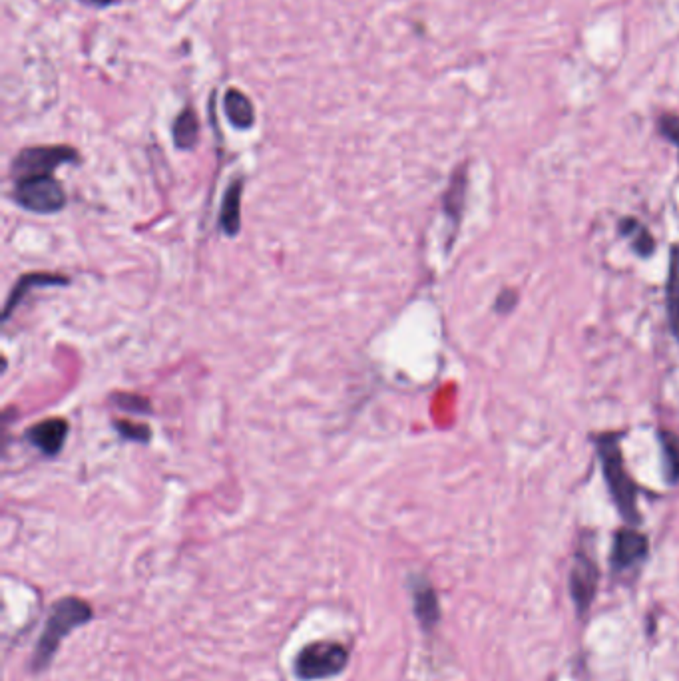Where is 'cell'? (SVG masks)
<instances>
[{"label":"cell","mask_w":679,"mask_h":681,"mask_svg":"<svg viewBox=\"0 0 679 681\" xmlns=\"http://www.w3.org/2000/svg\"><path fill=\"white\" fill-rule=\"evenodd\" d=\"M94 618L92 606L74 596H66L56 600L46 616L44 628L40 632V638L34 646V654L30 660V670L34 674H42L50 668L52 660L56 658L62 640L72 634L74 630L90 624Z\"/></svg>","instance_id":"cell-1"},{"label":"cell","mask_w":679,"mask_h":681,"mask_svg":"<svg viewBox=\"0 0 679 681\" xmlns=\"http://www.w3.org/2000/svg\"><path fill=\"white\" fill-rule=\"evenodd\" d=\"M598 456L602 462L604 478L610 488L612 500L620 512V516L630 524L638 526L642 522L640 508H638V486L630 472L624 468V456L620 449L618 435H602L596 439Z\"/></svg>","instance_id":"cell-2"},{"label":"cell","mask_w":679,"mask_h":681,"mask_svg":"<svg viewBox=\"0 0 679 681\" xmlns=\"http://www.w3.org/2000/svg\"><path fill=\"white\" fill-rule=\"evenodd\" d=\"M349 658L351 654L341 642H313L295 656L293 674L299 681L331 680L345 672Z\"/></svg>","instance_id":"cell-3"},{"label":"cell","mask_w":679,"mask_h":681,"mask_svg":"<svg viewBox=\"0 0 679 681\" xmlns=\"http://www.w3.org/2000/svg\"><path fill=\"white\" fill-rule=\"evenodd\" d=\"M14 200L32 214H56L66 204V194L52 174L16 180Z\"/></svg>","instance_id":"cell-4"},{"label":"cell","mask_w":679,"mask_h":681,"mask_svg":"<svg viewBox=\"0 0 679 681\" xmlns=\"http://www.w3.org/2000/svg\"><path fill=\"white\" fill-rule=\"evenodd\" d=\"M78 162V152L70 146H34L24 148L12 162V174L16 180L28 176L52 174L62 164Z\"/></svg>","instance_id":"cell-5"},{"label":"cell","mask_w":679,"mask_h":681,"mask_svg":"<svg viewBox=\"0 0 679 681\" xmlns=\"http://www.w3.org/2000/svg\"><path fill=\"white\" fill-rule=\"evenodd\" d=\"M598 584H600L598 564L586 552H578L568 574V594L574 602L578 620H584L592 610V604L598 594Z\"/></svg>","instance_id":"cell-6"},{"label":"cell","mask_w":679,"mask_h":681,"mask_svg":"<svg viewBox=\"0 0 679 681\" xmlns=\"http://www.w3.org/2000/svg\"><path fill=\"white\" fill-rule=\"evenodd\" d=\"M650 554V540L646 534L634 530L632 526L620 528L614 534L612 554H610V568L616 574H622L630 568L642 564Z\"/></svg>","instance_id":"cell-7"},{"label":"cell","mask_w":679,"mask_h":681,"mask_svg":"<svg viewBox=\"0 0 679 681\" xmlns=\"http://www.w3.org/2000/svg\"><path fill=\"white\" fill-rule=\"evenodd\" d=\"M409 590L413 596V612H415L419 626L425 632H433L441 624V618H443V610H441V602H439V594L435 586L431 584L427 576L415 574L409 580Z\"/></svg>","instance_id":"cell-8"},{"label":"cell","mask_w":679,"mask_h":681,"mask_svg":"<svg viewBox=\"0 0 679 681\" xmlns=\"http://www.w3.org/2000/svg\"><path fill=\"white\" fill-rule=\"evenodd\" d=\"M68 435V423L64 419H46L26 431V439L46 456L60 453Z\"/></svg>","instance_id":"cell-9"},{"label":"cell","mask_w":679,"mask_h":681,"mask_svg":"<svg viewBox=\"0 0 679 681\" xmlns=\"http://www.w3.org/2000/svg\"><path fill=\"white\" fill-rule=\"evenodd\" d=\"M227 120L237 130H249L255 124V110L251 100L235 88H229L224 98Z\"/></svg>","instance_id":"cell-10"},{"label":"cell","mask_w":679,"mask_h":681,"mask_svg":"<svg viewBox=\"0 0 679 681\" xmlns=\"http://www.w3.org/2000/svg\"><path fill=\"white\" fill-rule=\"evenodd\" d=\"M666 307H668V319L670 329L674 337L679 341V243H676L670 251V273H668V285H666Z\"/></svg>","instance_id":"cell-11"},{"label":"cell","mask_w":679,"mask_h":681,"mask_svg":"<svg viewBox=\"0 0 679 681\" xmlns=\"http://www.w3.org/2000/svg\"><path fill=\"white\" fill-rule=\"evenodd\" d=\"M68 283L66 277L62 275H50V273H30V275H24L18 285L12 289L6 305H4V319L10 317V313L14 311V307L22 301V297L26 295V291L32 287H38V285H64Z\"/></svg>","instance_id":"cell-12"},{"label":"cell","mask_w":679,"mask_h":681,"mask_svg":"<svg viewBox=\"0 0 679 681\" xmlns=\"http://www.w3.org/2000/svg\"><path fill=\"white\" fill-rule=\"evenodd\" d=\"M241 192H243V182L235 180L226 190L224 204H222V214H220V227L226 231L227 235H237L241 227Z\"/></svg>","instance_id":"cell-13"},{"label":"cell","mask_w":679,"mask_h":681,"mask_svg":"<svg viewBox=\"0 0 679 681\" xmlns=\"http://www.w3.org/2000/svg\"><path fill=\"white\" fill-rule=\"evenodd\" d=\"M200 138V120L194 108H186L174 122V144L180 150H192Z\"/></svg>","instance_id":"cell-14"},{"label":"cell","mask_w":679,"mask_h":681,"mask_svg":"<svg viewBox=\"0 0 679 681\" xmlns=\"http://www.w3.org/2000/svg\"><path fill=\"white\" fill-rule=\"evenodd\" d=\"M662 445V464L664 476L670 484L679 482V435L670 431H660L658 435Z\"/></svg>","instance_id":"cell-15"},{"label":"cell","mask_w":679,"mask_h":681,"mask_svg":"<svg viewBox=\"0 0 679 681\" xmlns=\"http://www.w3.org/2000/svg\"><path fill=\"white\" fill-rule=\"evenodd\" d=\"M620 231H622V235L632 239V247H634V251L638 255L646 257V255H650L654 251V245H656L654 237L650 235L648 227L642 226L638 220H632V218L624 220L620 224Z\"/></svg>","instance_id":"cell-16"},{"label":"cell","mask_w":679,"mask_h":681,"mask_svg":"<svg viewBox=\"0 0 679 681\" xmlns=\"http://www.w3.org/2000/svg\"><path fill=\"white\" fill-rule=\"evenodd\" d=\"M464 188H466V176H464V170L460 168L453 176V184H451V188L447 192V200H445L449 216H460V206L464 202Z\"/></svg>","instance_id":"cell-17"},{"label":"cell","mask_w":679,"mask_h":681,"mask_svg":"<svg viewBox=\"0 0 679 681\" xmlns=\"http://www.w3.org/2000/svg\"><path fill=\"white\" fill-rule=\"evenodd\" d=\"M112 401L116 403L118 409H124V411H130V413H138V415H148L152 413V407H150V401L140 397V395H126V393H118L112 397Z\"/></svg>","instance_id":"cell-18"},{"label":"cell","mask_w":679,"mask_h":681,"mask_svg":"<svg viewBox=\"0 0 679 681\" xmlns=\"http://www.w3.org/2000/svg\"><path fill=\"white\" fill-rule=\"evenodd\" d=\"M116 429L124 439L138 441V443H148L150 435H152L148 425H140V423H132V421H118Z\"/></svg>","instance_id":"cell-19"},{"label":"cell","mask_w":679,"mask_h":681,"mask_svg":"<svg viewBox=\"0 0 679 681\" xmlns=\"http://www.w3.org/2000/svg\"><path fill=\"white\" fill-rule=\"evenodd\" d=\"M658 130L664 138L674 142L679 148V116L676 114H662L658 118Z\"/></svg>","instance_id":"cell-20"},{"label":"cell","mask_w":679,"mask_h":681,"mask_svg":"<svg viewBox=\"0 0 679 681\" xmlns=\"http://www.w3.org/2000/svg\"><path fill=\"white\" fill-rule=\"evenodd\" d=\"M84 4H88V6H96V8H104V6H110L112 2H116V0H82Z\"/></svg>","instance_id":"cell-21"}]
</instances>
